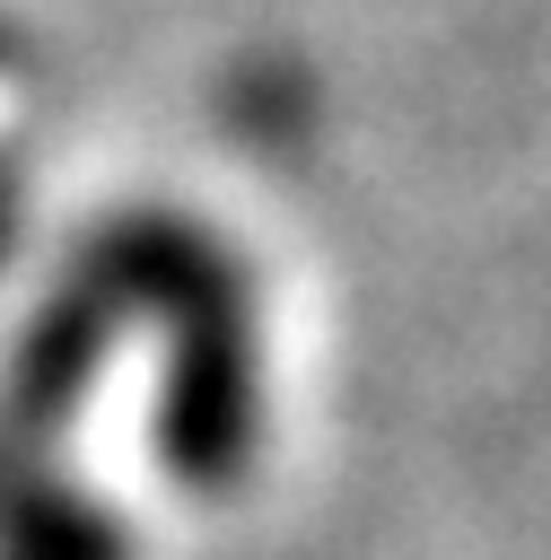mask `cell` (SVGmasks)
Segmentation results:
<instances>
[{"label": "cell", "instance_id": "1", "mask_svg": "<svg viewBox=\"0 0 551 560\" xmlns=\"http://www.w3.org/2000/svg\"><path fill=\"white\" fill-rule=\"evenodd\" d=\"M114 324L157 315L166 324V394H157V455L184 490H227L262 429V376H254V298L227 245L192 219L131 210L105 219L79 254V271Z\"/></svg>", "mask_w": 551, "mask_h": 560}, {"label": "cell", "instance_id": "2", "mask_svg": "<svg viewBox=\"0 0 551 560\" xmlns=\"http://www.w3.org/2000/svg\"><path fill=\"white\" fill-rule=\"evenodd\" d=\"M105 341H114V306L87 280H61V298H44V315L17 332L0 368V455H44V438L87 402Z\"/></svg>", "mask_w": 551, "mask_h": 560}, {"label": "cell", "instance_id": "3", "mask_svg": "<svg viewBox=\"0 0 551 560\" xmlns=\"http://www.w3.org/2000/svg\"><path fill=\"white\" fill-rule=\"evenodd\" d=\"M0 560H131V534L44 455H0Z\"/></svg>", "mask_w": 551, "mask_h": 560}, {"label": "cell", "instance_id": "4", "mask_svg": "<svg viewBox=\"0 0 551 560\" xmlns=\"http://www.w3.org/2000/svg\"><path fill=\"white\" fill-rule=\"evenodd\" d=\"M9 236H17V184H9V166H0V262H9Z\"/></svg>", "mask_w": 551, "mask_h": 560}]
</instances>
